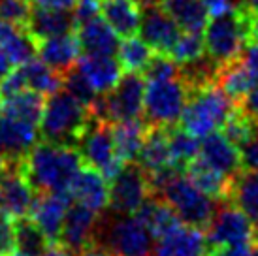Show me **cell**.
<instances>
[{
  "mask_svg": "<svg viewBox=\"0 0 258 256\" xmlns=\"http://www.w3.org/2000/svg\"><path fill=\"white\" fill-rule=\"evenodd\" d=\"M83 158L70 145L40 142L19 164V170L34 192H66L76 173L81 170Z\"/></svg>",
  "mask_w": 258,
  "mask_h": 256,
  "instance_id": "6da1fadb",
  "label": "cell"
},
{
  "mask_svg": "<svg viewBox=\"0 0 258 256\" xmlns=\"http://www.w3.org/2000/svg\"><path fill=\"white\" fill-rule=\"evenodd\" d=\"M252 40L251 10L234 4L219 15H211L204 29V45L217 66L239 58L247 43Z\"/></svg>",
  "mask_w": 258,
  "mask_h": 256,
  "instance_id": "7a4b0ae2",
  "label": "cell"
},
{
  "mask_svg": "<svg viewBox=\"0 0 258 256\" xmlns=\"http://www.w3.org/2000/svg\"><path fill=\"white\" fill-rule=\"evenodd\" d=\"M91 121V107H87L70 93H66L64 89H60L45 98L38 128L43 142L70 145L78 149L79 140L85 134Z\"/></svg>",
  "mask_w": 258,
  "mask_h": 256,
  "instance_id": "3957f363",
  "label": "cell"
},
{
  "mask_svg": "<svg viewBox=\"0 0 258 256\" xmlns=\"http://www.w3.org/2000/svg\"><path fill=\"white\" fill-rule=\"evenodd\" d=\"M237 104L217 85L215 81L188 91L185 111L181 115L179 126L196 138L221 130Z\"/></svg>",
  "mask_w": 258,
  "mask_h": 256,
  "instance_id": "277c9868",
  "label": "cell"
},
{
  "mask_svg": "<svg viewBox=\"0 0 258 256\" xmlns=\"http://www.w3.org/2000/svg\"><path fill=\"white\" fill-rule=\"evenodd\" d=\"M153 194L164 200L181 222L200 230H206L217 211L215 200L202 192L190 179L183 175V171H175L170 177H166Z\"/></svg>",
  "mask_w": 258,
  "mask_h": 256,
  "instance_id": "5b68a950",
  "label": "cell"
},
{
  "mask_svg": "<svg viewBox=\"0 0 258 256\" xmlns=\"http://www.w3.org/2000/svg\"><path fill=\"white\" fill-rule=\"evenodd\" d=\"M153 234L136 213H113L108 221L98 222L96 245L111 256H153Z\"/></svg>",
  "mask_w": 258,
  "mask_h": 256,
  "instance_id": "8992f818",
  "label": "cell"
},
{
  "mask_svg": "<svg viewBox=\"0 0 258 256\" xmlns=\"http://www.w3.org/2000/svg\"><path fill=\"white\" fill-rule=\"evenodd\" d=\"M188 100V87L183 76L145 81L144 121L149 126L172 128L181 121Z\"/></svg>",
  "mask_w": 258,
  "mask_h": 256,
  "instance_id": "52a82bcc",
  "label": "cell"
},
{
  "mask_svg": "<svg viewBox=\"0 0 258 256\" xmlns=\"http://www.w3.org/2000/svg\"><path fill=\"white\" fill-rule=\"evenodd\" d=\"M144 94L145 78L136 72L122 74L119 83L106 94H98V98L91 106L93 117L106 121L109 124L130 119L144 117Z\"/></svg>",
  "mask_w": 258,
  "mask_h": 256,
  "instance_id": "ba28073f",
  "label": "cell"
},
{
  "mask_svg": "<svg viewBox=\"0 0 258 256\" xmlns=\"http://www.w3.org/2000/svg\"><path fill=\"white\" fill-rule=\"evenodd\" d=\"M78 151L83 158V164L98 170L108 181L113 175H117L119 170L124 166V162L119 158L117 151H115L111 124L100 121L96 117H93L85 134L81 136V140L78 143Z\"/></svg>",
  "mask_w": 258,
  "mask_h": 256,
  "instance_id": "9c48e42d",
  "label": "cell"
},
{
  "mask_svg": "<svg viewBox=\"0 0 258 256\" xmlns=\"http://www.w3.org/2000/svg\"><path fill=\"white\" fill-rule=\"evenodd\" d=\"M149 196H153L149 177L138 162H126L109 179V209L113 213H136Z\"/></svg>",
  "mask_w": 258,
  "mask_h": 256,
  "instance_id": "30bf717a",
  "label": "cell"
},
{
  "mask_svg": "<svg viewBox=\"0 0 258 256\" xmlns=\"http://www.w3.org/2000/svg\"><path fill=\"white\" fill-rule=\"evenodd\" d=\"M213 219L206 226V239L209 250L226 245H251L254 224L232 202H219Z\"/></svg>",
  "mask_w": 258,
  "mask_h": 256,
  "instance_id": "8fae6325",
  "label": "cell"
},
{
  "mask_svg": "<svg viewBox=\"0 0 258 256\" xmlns=\"http://www.w3.org/2000/svg\"><path fill=\"white\" fill-rule=\"evenodd\" d=\"M98 222H100V215L96 211L81 204H70L58 245L64 247L70 254L81 256L96 241Z\"/></svg>",
  "mask_w": 258,
  "mask_h": 256,
  "instance_id": "7c38bea8",
  "label": "cell"
},
{
  "mask_svg": "<svg viewBox=\"0 0 258 256\" xmlns=\"http://www.w3.org/2000/svg\"><path fill=\"white\" fill-rule=\"evenodd\" d=\"M142 12V25H140V36L155 53L170 55L173 43L177 42L181 34V29L170 15L166 14L158 0L145 2Z\"/></svg>",
  "mask_w": 258,
  "mask_h": 256,
  "instance_id": "4fadbf2b",
  "label": "cell"
},
{
  "mask_svg": "<svg viewBox=\"0 0 258 256\" xmlns=\"http://www.w3.org/2000/svg\"><path fill=\"white\" fill-rule=\"evenodd\" d=\"M40 143V128L17 117H0V155L10 164H19Z\"/></svg>",
  "mask_w": 258,
  "mask_h": 256,
  "instance_id": "5bb4252c",
  "label": "cell"
},
{
  "mask_svg": "<svg viewBox=\"0 0 258 256\" xmlns=\"http://www.w3.org/2000/svg\"><path fill=\"white\" fill-rule=\"evenodd\" d=\"M70 196L66 192H38L29 217L36 222L51 245H58L66 213L70 207Z\"/></svg>",
  "mask_w": 258,
  "mask_h": 256,
  "instance_id": "9a60e30c",
  "label": "cell"
},
{
  "mask_svg": "<svg viewBox=\"0 0 258 256\" xmlns=\"http://www.w3.org/2000/svg\"><path fill=\"white\" fill-rule=\"evenodd\" d=\"M68 196L76 204L102 215L104 209H109V181L98 170L83 164L68 186Z\"/></svg>",
  "mask_w": 258,
  "mask_h": 256,
  "instance_id": "2e32d148",
  "label": "cell"
},
{
  "mask_svg": "<svg viewBox=\"0 0 258 256\" xmlns=\"http://www.w3.org/2000/svg\"><path fill=\"white\" fill-rule=\"evenodd\" d=\"M198 157L217 171L224 173L226 177H236L243 170L241 164V153L236 143H232L222 134L221 130H215L202 138L200 142V155Z\"/></svg>",
  "mask_w": 258,
  "mask_h": 256,
  "instance_id": "e0dca14e",
  "label": "cell"
},
{
  "mask_svg": "<svg viewBox=\"0 0 258 256\" xmlns=\"http://www.w3.org/2000/svg\"><path fill=\"white\" fill-rule=\"evenodd\" d=\"M209 245L206 232L200 228L181 224L170 234L158 237L153 256H208Z\"/></svg>",
  "mask_w": 258,
  "mask_h": 256,
  "instance_id": "ac0fdd59",
  "label": "cell"
},
{
  "mask_svg": "<svg viewBox=\"0 0 258 256\" xmlns=\"http://www.w3.org/2000/svg\"><path fill=\"white\" fill-rule=\"evenodd\" d=\"M76 68L91 83L98 94H106L122 78V66L115 57L108 55H81Z\"/></svg>",
  "mask_w": 258,
  "mask_h": 256,
  "instance_id": "d6986e66",
  "label": "cell"
},
{
  "mask_svg": "<svg viewBox=\"0 0 258 256\" xmlns=\"http://www.w3.org/2000/svg\"><path fill=\"white\" fill-rule=\"evenodd\" d=\"M19 164H10V171L6 173L4 181L0 183L4 209L14 219L29 217L30 207L34 204V198H36L34 188L30 186V183L25 179V175L19 170Z\"/></svg>",
  "mask_w": 258,
  "mask_h": 256,
  "instance_id": "ffe728a7",
  "label": "cell"
},
{
  "mask_svg": "<svg viewBox=\"0 0 258 256\" xmlns=\"http://www.w3.org/2000/svg\"><path fill=\"white\" fill-rule=\"evenodd\" d=\"M142 12V0H100L102 19L119 34V38H130L140 32Z\"/></svg>",
  "mask_w": 258,
  "mask_h": 256,
  "instance_id": "44dd1931",
  "label": "cell"
},
{
  "mask_svg": "<svg viewBox=\"0 0 258 256\" xmlns=\"http://www.w3.org/2000/svg\"><path fill=\"white\" fill-rule=\"evenodd\" d=\"M81 45L76 32H68V34L53 36L47 40L38 42V57L40 60L51 66L53 70L64 74L70 68L76 66V62L81 57Z\"/></svg>",
  "mask_w": 258,
  "mask_h": 256,
  "instance_id": "7402d4cb",
  "label": "cell"
},
{
  "mask_svg": "<svg viewBox=\"0 0 258 256\" xmlns=\"http://www.w3.org/2000/svg\"><path fill=\"white\" fill-rule=\"evenodd\" d=\"M83 55H108L115 57L119 49V34L115 32L102 17H94L91 21L79 25L76 29Z\"/></svg>",
  "mask_w": 258,
  "mask_h": 256,
  "instance_id": "603a6c76",
  "label": "cell"
},
{
  "mask_svg": "<svg viewBox=\"0 0 258 256\" xmlns=\"http://www.w3.org/2000/svg\"><path fill=\"white\" fill-rule=\"evenodd\" d=\"M36 42L53 38V36L76 32V19L70 10H43L34 8L27 27Z\"/></svg>",
  "mask_w": 258,
  "mask_h": 256,
  "instance_id": "cb8c5ba5",
  "label": "cell"
},
{
  "mask_svg": "<svg viewBox=\"0 0 258 256\" xmlns=\"http://www.w3.org/2000/svg\"><path fill=\"white\" fill-rule=\"evenodd\" d=\"M0 49L10 57L14 66H21L38 55V42L25 27L0 21Z\"/></svg>",
  "mask_w": 258,
  "mask_h": 256,
  "instance_id": "d4e9b609",
  "label": "cell"
},
{
  "mask_svg": "<svg viewBox=\"0 0 258 256\" xmlns=\"http://www.w3.org/2000/svg\"><path fill=\"white\" fill-rule=\"evenodd\" d=\"M185 171L186 177L190 179L202 192H206L209 198H213L215 202H228L232 179L226 177L224 173L211 168L200 157L194 158L192 162L185 168Z\"/></svg>",
  "mask_w": 258,
  "mask_h": 256,
  "instance_id": "484cf974",
  "label": "cell"
},
{
  "mask_svg": "<svg viewBox=\"0 0 258 256\" xmlns=\"http://www.w3.org/2000/svg\"><path fill=\"white\" fill-rule=\"evenodd\" d=\"M147 130H149V124L144 119H130V121H121L111 124L115 151L124 164L138 160V155H140L142 145L145 142Z\"/></svg>",
  "mask_w": 258,
  "mask_h": 256,
  "instance_id": "4316f807",
  "label": "cell"
},
{
  "mask_svg": "<svg viewBox=\"0 0 258 256\" xmlns=\"http://www.w3.org/2000/svg\"><path fill=\"white\" fill-rule=\"evenodd\" d=\"M166 14L185 32H204L209 21V12L204 0H158Z\"/></svg>",
  "mask_w": 258,
  "mask_h": 256,
  "instance_id": "83f0119b",
  "label": "cell"
},
{
  "mask_svg": "<svg viewBox=\"0 0 258 256\" xmlns=\"http://www.w3.org/2000/svg\"><path fill=\"white\" fill-rule=\"evenodd\" d=\"M136 215L144 221L145 226L149 228V232L155 239L170 234L172 230L183 224L179 217L175 215V211L158 196H149L145 200L144 206L136 211Z\"/></svg>",
  "mask_w": 258,
  "mask_h": 256,
  "instance_id": "f1b7e54d",
  "label": "cell"
},
{
  "mask_svg": "<svg viewBox=\"0 0 258 256\" xmlns=\"http://www.w3.org/2000/svg\"><path fill=\"white\" fill-rule=\"evenodd\" d=\"M236 207H239L252 224L258 222V170H241L232 177L230 198Z\"/></svg>",
  "mask_w": 258,
  "mask_h": 256,
  "instance_id": "f546056e",
  "label": "cell"
},
{
  "mask_svg": "<svg viewBox=\"0 0 258 256\" xmlns=\"http://www.w3.org/2000/svg\"><path fill=\"white\" fill-rule=\"evenodd\" d=\"M215 83L221 87L222 91L228 94L236 104H239V102L245 98V94L256 85L254 79L251 78L249 70H247V66H245L243 60H241V57L234 58V60H230V62L219 66Z\"/></svg>",
  "mask_w": 258,
  "mask_h": 256,
  "instance_id": "4dcf8cb0",
  "label": "cell"
},
{
  "mask_svg": "<svg viewBox=\"0 0 258 256\" xmlns=\"http://www.w3.org/2000/svg\"><path fill=\"white\" fill-rule=\"evenodd\" d=\"M21 70L27 81V89L43 94L45 98L62 89V74L53 70L40 58H30L29 62L21 64Z\"/></svg>",
  "mask_w": 258,
  "mask_h": 256,
  "instance_id": "1f68e13d",
  "label": "cell"
},
{
  "mask_svg": "<svg viewBox=\"0 0 258 256\" xmlns=\"http://www.w3.org/2000/svg\"><path fill=\"white\" fill-rule=\"evenodd\" d=\"M43 106H45V96L43 94L30 91V89H25V91L10 96V98H4L2 113L40 124Z\"/></svg>",
  "mask_w": 258,
  "mask_h": 256,
  "instance_id": "d6a6232c",
  "label": "cell"
},
{
  "mask_svg": "<svg viewBox=\"0 0 258 256\" xmlns=\"http://www.w3.org/2000/svg\"><path fill=\"white\" fill-rule=\"evenodd\" d=\"M153 55L155 51L142 38H136V36L124 38V42L119 43V49H117V60L121 62L122 70L136 72V74H144Z\"/></svg>",
  "mask_w": 258,
  "mask_h": 256,
  "instance_id": "836d02e7",
  "label": "cell"
},
{
  "mask_svg": "<svg viewBox=\"0 0 258 256\" xmlns=\"http://www.w3.org/2000/svg\"><path fill=\"white\" fill-rule=\"evenodd\" d=\"M200 138L192 136L190 132H186L185 128L181 126H172L168 128V143H170V153H172L173 164L185 170L188 164L192 162L194 158H198L200 155Z\"/></svg>",
  "mask_w": 258,
  "mask_h": 256,
  "instance_id": "e575fe53",
  "label": "cell"
},
{
  "mask_svg": "<svg viewBox=\"0 0 258 256\" xmlns=\"http://www.w3.org/2000/svg\"><path fill=\"white\" fill-rule=\"evenodd\" d=\"M15 237L17 250H21L27 256H40L47 247H51L49 239L30 217L15 219Z\"/></svg>",
  "mask_w": 258,
  "mask_h": 256,
  "instance_id": "d590c367",
  "label": "cell"
},
{
  "mask_svg": "<svg viewBox=\"0 0 258 256\" xmlns=\"http://www.w3.org/2000/svg\"><path fill=\"white\" fill-rule=\"evenodd\" d=\"M221 132L232 143H236L237 147H241L243 143H247L251 140L252 136L258 134V121L252 119L251 115H247L241 107L237 106L234 109V113L230 115L228 119H226V122L222 124Z\"/></svg>",
  "mask_w": 258,
  "mask_h": 256,
  "instance_id": "8d00e7d4",
  "label": "cell"
},
{
  "mask_svg": "<svg viewBox=\"0 0 258 256\" xmlns=\"http://www.w3.org/2000/svg\"><path fill=\"white\" fill-rule=\"evenodd\" d=\"M170 57L179 64H190L198 58L206 57V45H204V32H185L181 30L177 42L173 43L172 51H170Z\"/></svg>",
  "mask_w": 258,
  "mask_h": 256,
  "instance_id": "74e56055",
  "label": "cell"
},
{
  "mask_svg": "<svg viewBox=\"0 0 258 256\" xmlns=\"http://www.w3.org/2000/svg\"><path fill=\"white\" fill-rule=\"evenodd\" d=\"M62 89H64L66 93L72 94L74 98H78L81 104H85L87 107L93 106L94 102H96V98H98V93L81 76V72L76 66L62 74Z\"/></svg>",
  "mask_w": 258,
  "mask_h": 256,
  "instance_id": "f35d334b",
  "label": "cell"
},
{
  "mask_svg": "<svg viewBox=\"0 0 258 256\" xmlns=\"http://www.w3.org/2000/svg\"><path fill=\"white\" fill-rule=\"evenodd\" d=\"M179 74H181V66L175 62L170 55L155 53L142 76L145 78V81H155V79L175 78V76H179Z\"/></svg>",
  "mask_w": 258,
  "mask_h": 256,
  "instance_id": "ab89813d",
  "label": "cell"
},
{
  "mask_svg": "<svg viewBox=\"0 0 258 256\" xmlns=\"http://www.w3.org/2000/svg\"><path fill=\"white\" fill-rule=\"evenodd\" d=\"M17 250L15 219L6 209H0V256Z\"/></svg>",
  "mask_w": 258,
  "mask_h": 256,
  "instance_id": "60d3db41",
  "label": "cell"
},
{
  "mask_svg": "<svg viewBox=\"0 0 258 256\" xmlns=\"http://www.w3.org/2000/svg\"><path fill=\"white\" fill-rule=\"evenodd\" d=\"M25 89H27V81H25L21 66H15L6 78L0 79V96L2 98H10V96L21 93Z\"/></svg>",
  "mask_w": 258,
  "mask_h": 256,
  "instance_id": "b9f144b4",
  "label": "cell"
},
{
  "mask_svg": "<svg viewBox=\"0 0 258 256\" xmlns=\"http://www.w3.org/2000/svg\"><path fill=\"white\" fill-rule=\"evenodd\" d=\"M76 29L83 23L91 21L100 14V0H76V6L72 8Z\"/></svg>",
  "mask_w": 258,
  "mask_h": 256,
  "instance_id": "7bdbcfd3",
  "label": "cell"
},
{
  "mask_svg": "<svg viewBox=\"0 0 258 256\" xmlns=\"http://www.w3.org/2000/svg\"><path fill=\"white\" fill-rule=\"evenodd\" d=\"M243 170H258V134L239 147Z\"/></svg>",
  "mask_w": 258,
  "mask_h": 256,
  "instance_id": "ee69618b",
  "label": "cell"
},
{
  "mask_svg": "<svg viewBox=\"0 0 258 256\" xmlns=\"http://www.w3.org/2000/svg\"><path fill=\"white\" fill-rule=\"evenodd\" d=\"M241 60L247 66V70L251 74V78L254 79V83H258V40H251L247 43V47L241 53Z\"/></svg>",
  "mask_w": 258,
  "mask_h": 256,
  "instance_id": "f6af8a7d",
  "label": "cell"
},
{
  "mask_svg": "<svg viewBox=\"0 0 258 256\" xmlns=\"http://www.w3.org/2000/svg\"><path fill=\"white\" fill-rule=\"evenodd\" d=\"M208 256H252L251 245H226L209 250Z\"/></svg>",
  "mask_w": 258,
  "mask_h": 256,
  "instance_id": "bcb514c9",
  "label": "cell"
},
{
  "mask_svg": "<svg viewBox=\"0 0 258 256\" xmlns=\"http://www.w3.org/2000/svg\"><path fill=\"white\" fill-rule=\"evenodd\" d=\"M237 106L243 109L247 115H251L252 119L258 121V83L252 87L249 93L245 94V98L237 104Z\"/></svg>",
  "mask_w": 258,
  "mask_h": 256,
  "instance_id": "7dc6e473",
  "label": "cell"
},
{
  "mask_svg": "<svg viewBox=\"0 0 258 256\" xmlns=\"http://www.w3.org/2000/svg\"><path fill=\"white\" fill-rule=\"evenodd\" d=\"M34 8L43 10H72L76 6V0H30Z\"/></svg>",
  "mask_w": 258,
  "mask_h": 256,
  "instance_id": "c3c4849f",
  "label": "cell"
},
{
  "mask_svg": "<svg viewBox=\"0 0 258 256\" xmlns=\"http://www.w3.org/2000/svg\"><path fill=\"white\" fill-rule=\"evenodd\" d=\"M204 4L208 8L209 15H219L234 6L232 0H204Z\"/></svg>",
  "mask_w": 258,
  "mask_h": 256,
  "instance_id": "681fc988",
  "label": "cell"
},
{
  "mask_svg": "<svg viewBox=\"0 0 258 256\" xmlns=\"http://www.w3.org/2000/svg\"><path fill=\"white\" fill-rule=\"evenodd\" d=\"M12 70H14V62L10 60V57H8L4 51L0 49V79L6 78Z\"/></svg>",
  "mask_w": 258,
  "mask_h": 256,
  "instance_id": "f907efd6",
  "label": "cell"
},
{
  "mask_svg": "<svg viewBox=\"0 0 258 256\" xmlns=\"http://www.w3.org/2000/svg\"><path fill=\"white\" fill-rule=\"evenodd\" d=\"M40 256H72V254H70L64 247H60V245H51V247H47Z\"/></svg>",
  "mask_w": 258,
  "mask_h": 256,
  "instance_id": "816d5d0a",
  "label": "cell"
},
{
  "mask_svg": "<svg viewBox=\"0 0 258 256\" xmlns=\"http://www.w3.org/2000/svg\"><path fill=\"white\" fill-rule=\"evenodd\" d=\"M8 171H10V162H8V158L4 155H0V183L4 181Z\"/></svg>",
  "mask_w": 258,
  "mask_h": 256,
  "instance_id": "f5cc1de1",
  "label": "cell"
},
{
  "mask_svg": "<svg viewBox=\"0 0 258 256\" xmlns=\"http://www.w3.org/2000/svg\"><path fill=\"white\" fill-rule=\"evenodd\" d=\"M251 25H252V40H258V10L251 12Z\"/></svg>",
  "mask_w": 258,
  "mask_h": 256,
  "instance_id": "db71d44e",
  "label": "cell"
},
{
  "mask_svg": "<svg viewBox=\"0 0 258 256\" xmlns=\"http://www.w3.org/2000/svg\"><path fill=\"white\" fill-rule=\"evenodd\" d=\"M252 241L256 243V247H258V222L254 224V235H252Z\"/></svg>",
  "mask_w": 258,
  "mask_h": 256,
  "instance_id": "11a10c76",
  "label": "cell"
},
{
  "mask_svg": "<svg viewBox=\"0 0 258 256\" xmlns=\"http://www.w3.org/2000/svg\"><path fill=\"white\" fill-rule=\"evenodd\" d=\"M4 256H27V254H23L21 250H14V252H8V254H4Z\"/></svg>",
  "mask_w": 258,
  "mask_h": 256,
  "instance_id": "9f6ffc18",
  "label": "cell"
},
{
  "mask_svg": "<svg viewBox=\"0 0 258 256\" xmlns=\"http://www.w3.org/2000/svg\"><path fill=\"white\" fill-rule=\"evenodd\" d=\"M252 256H258V247H252Z\"/></svg>",
  "mask_w": 258,
  "mask_h": 256,
  "instance_id": "6f0895ef",
  "label": "cell"
},
{
  "mask_svg": "<svg viewBox=\"0 0 258 256\" xmlns=\"http://www.w3.org/2000/svg\"><path fill=\"white\" fill-rule=\"evenodd\" d=\"M0 209H4V202H2V192H0Z\"/></svg>",
  "mask_w": 258,
  "mask_h": 256,
  "instance_id": "680465c9",
  "label": "cell"
},
{
  "mask_svg": "<svg viewBox=\"0 0 258 256\" xmlns=\"http://www.w3.org/2000/svg\"><path fill=\"white\" fill-rule=\"evenodd\" d=\"M2 104H4V98L0 96V113H2Z\"/></svg>",
  "mask_w": 258,
  "mask_h": 256,
  "instance_id": "91938a15",
  "label": "cell"
}]
</instances>
